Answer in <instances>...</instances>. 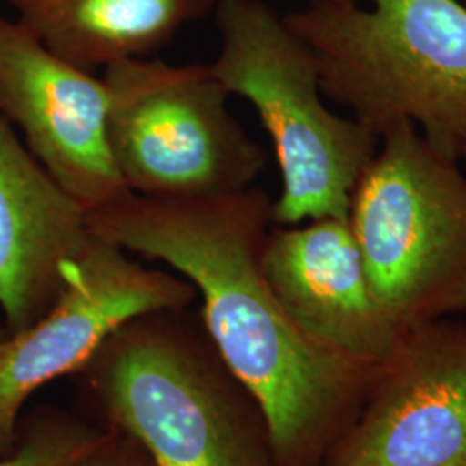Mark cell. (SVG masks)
<instances>
[{
    "mask_svg": "<svg viewBox=\"0 0 466 466\" xmlns=\"http://www.w3.org/2000/svg\"><path fill=\"white\" fill-rule=\"evenodd\" d=\"M263 273L283 311L325 350L382 367L404 330L377 298L348 218L273 225Z\"/></svg>",
    "mask_w": 466,
    "mask_h": 466,
    "instance_id": "10",
    "label": "cell"
},
{
    "mask_svg": "<svg viewBox=\"0 0 466 466\" xmlns=\"http://www.w3.org/2000/svg\"><path fill=\"white\" fill-rule=\"evenodd\" d=\"M88 238L86 211L0 113V309L11 335L49 311Z\"/></svg>",
    "mask_w": 466,
    "mask_h": 466,
    "instance_id": "11",
    "label": "cell"
},
{
    "mask_svg": "<svg viewBox=\"0 0 466 466\" xmlns=\"http://www.w3.org/2000/svg\"><path fill=\"white\" fill-rule=\"evenodd\" d=\"M330 2H337V4H360V0H330Z\"/></svg>",
    "mask_w": 466,
    "mask_h": 466,
    "instance_id": "16",
    "label": "cell"
},
{
    "mask_svg": "<svg viewBox=\"0 0 466 466\" xmlns=\"http://www.w3.org/2000/svg\"><path fill=\"white\" fill-rule=\"evenodd\" d=\"M11 339V332L5 327H0V350L5 346V342Z\"/></svg>",
    "mask_w": 466,
    "mask_h": 466,
    "instance_id": "15",
    "label": "cell"
},
{
    "mask_svg": "<svg viewBox=\"0 0 466 466\" xmlns=\"http://www.w3.org/2000/svg\"><path fill=\"white\" fill-rule=\"evenodd\" d=\"M107 104L104 78L69 65L0 15V113L85 211L130 194L109 152Z\"/></svg>",
    "mask_w": 466,
    "mask_h": 466,
    "instance_id": "9",
    "label": "cell"
},
{
    "mask_svg": "<svg viewBox=\"0 0 466 466\" xmlns=\"http://www.w3.org/2000/svg\"><path fill=\"white\" fill-rule=\"evenodd\" d=\"M196 299L194 285L178 273L144 267L90 232L49 311L0 350V458L16 450L23 410L36 390L71 377L125 321Z\"/></svg>",
    "mask_w": 466,
    "mask_h": 466,
    "instance_id": "7",
    "label": "cell"
},
{
    "mask_svg": "<svg viewBox=\"0 0 466 466\" xmlns=\"http://www.w3.org/2000/svg\"><path fill=\"white\" fill-rule=\"evenodd\" d=\"M321 466H466V321L406 329Z\"/></svg>",
    "mask_w": 466,
    "mask_h": 466,
    "instance_id": "8",
    "label": "cell"
},
{
    "mask_svg": "<svg viewBox=\"0 0 466 466\" xmlns=\"http://www.w3.org/2000/svg\"><path fill=\"white\" fill-rule=\"evenodd\" d=\"M463 4H465V5H466V0H463Z\"/></svg>",
    "mask_w": 466,
    "mask_h": 466,
    "instance_id": "17",
    "label": "cell"
},
{
    "mask_svg": "<svg viewBox=\"0 0 466 466\" xmlns=\"http://www.w3.org/2000/svg\"><path fill=\"white\" fill-rule=\"evenodd\" d=\"M271 206L256 187L213 199H150L130 192L86 211V227L194 285L218 352L267 415L279 466H321L383 365L325 350L287 317L261 263Z\"/></svg>",
    "mask_w": 466,
    "mask_h": 466,
    "instance_id": "1",
    "label": "cell"
},
{
    "mask_svg": "<svg viewBox=\"0 0 466 466\" xmlns=\"http://www.w3.org/2000/svg\"><path fill=\"white\" fill-rule=\"evenodd\" d=\"M50 52L85 71L146 59L217 0H5Z\"/></svg>",
    "mask_w": 466,
    "mask_h": 466,
    "instance_id": "12",
    "label": "cell"
},
{
    "mask_svg": "<svg viewBox=\"0 0 466 466\" xmlns=\"http://www.w3.org/2000/svg\"><path fill=\"white\" fill-rule=\"evenodd\" d=\"M96 446L61 466H157L135 437L109 431Z\"/></svg>",
    "mask_w": 466,
    "mask_h": 466,
    "instance_id": "14",
    "label": "cell"
},
{
    "mask_svg": "<svg viewBox=\"0 0 466 466\" xmlns=\"http://www.w3.org/2000/svg\"><path fill=\"white\" fill-rule=\"evenodd\" d=\"M106 432L86 417L42 406L21 418L16 450L2 456L0 466L65 465L96 446Z\"/></svg>",
    "mask_w": 466,
    "mask_h": 466,
    "instance_id": "13",
    "label": "cell"
},
{
    "mask_svg": "<svg viewBox=\"0 0 466 466\" xmlns=\"http://www.w3.org/2000/svg\"><path fill=\"white\" fill-rule=\"evenodd\" d=\"M350 230L387 315L406 330L466 313V175L400 123L350 196Z\"/></svg>",
    "mask_w": 466,
    "mask_h": 466,
    "instance_id": "5",
    "label": "cell"
},
{
    "mask_svg": "<svg viewBox=\"0 0 466 466\" xmlns=\"http://www.w3.org/2000/svg\"><path fill=\"white\" fill-rule=\"evenodd\" d=\"M102 78L109 152L135 196L225 198L250 188L267 167V152L230 113L211 65L130 59Z\"/></svg>",
    "mask_w": 466,
    "mask_h": 466,
    "instance_id": "6",
    "label": "cell"
},
{
    "mask_svg": "<svg viewBox=\"0 0 466 466\" xmlns=\"http://www.w3.org/2000/svg\"><path fill=\"white\" fill-rule=\"evenodd\" d=\"M71 379L86 418L135 437L157 466H279L259 400L192 306L125 321Z\"/></svg>",
    "mask_w": 466,
    "mask_h": 466,
    "instance_id": "2",
    "label": "cell"
},
{
    "mask_svg": "<svg viewBox=\"0 0 466 466\" xmlns=\"http://www.w3.org/2000/svg\"><path fill=\"white\" fill-rule=\"evenodd\" d=\"M283 17L311 50L327 99L379 137L408 123L466 165L463 0H311Z\"/></svg>",
    "mask_w": 466,
    "mask_h": 466,
    "instance_id": "3",
    "label": "cell"
},
{
    "mask_svg": "<svg viewBox=\"0 0 466 466\" xmlns=\"http://www.w3.org/2000/svg\"><path fill=\"white\" fill-rule=\"evenodd\" d=\"M213 16L219 52L211 67L230 96L254 107L280 167L273 225L348 218L380 137L325 104L311 50L267 2L217 0Z\"/></svg>",
    "mask_w": 466,
    "mask_h": 466,
    "instance_id": "4",
    "label": "cell"
}]
</instances>
